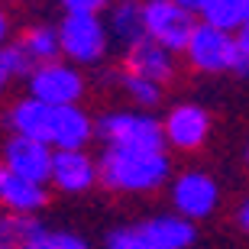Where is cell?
<instances>
[{"label": "cell", "instance_id": "cell-1", "mask_svg": "<svg viewBox=\"0 0 249 249\" xmlns=\"http://www.w3.org/2000/svg\"><path fill=\"white\" fill-rule=\"evenodd\" d=\"M101 185L117 194H146L168 181L165 149H104L97 156Z\"/></svg>", "mask_w": 249, "mask_h": 249}, {"label": "cell", "instance_id": "cell-2", "mask_svg": "<svg viewBox=\"0 0 249 249\" xmlns=\"http://www.w3.org/2000/svg\"><path fill=\"white\" fill-rule=\"evenodd\" d=\"M197 233L194 223L181 220L178 213H159L149 220H136L107 233V249H188Z\"/></svg>", "mask_w": 249, "mask_h": 249}, {"label": "cell", "instance_id": "cell-3", "mask_svg": "<svg viewBox=\"0 0 249 249\" xmlns=\"http://www.w3.org/2000/svg\"><path fill=\"white\" fill-rule=\"evenodd\" d=\"M58 46H62V58L74 68L101 65L107 49H110V33L104 26V17L65 13L58 23Z\"/></svg>", "mask_w": 249, "mask_h": 249}, {"label": "cell", "instance_id": "cell-4", "mask_svg": "<svg viewBox=\"0 0 249 249\" xmlns=\"http://www.w3.org/2000/svg\"><path fill=\"white\" fill-rule=\"evenodd\" d=\"M26 91L33 101L46 104V107H78L88 91V81H84L81 68L58 58V62L36 65L26 74Z\"/></svg>", "mask_w": 249, "mask_h": 249}, {"label": "cell", "instance_id": "cell-5", "mask_svg": "<svg viewBox=\"0 0 249 249\" xmlns=\"http://www.w3.org/2000/svg\"><path fill=\"white\" fill-rule=\"evenodd\" d=\"M97 136L110 149H165L162 120L142 110H110L97 120Z\"/></svg>", "mask_w": 249, "mask_h": 249}, {"label": "cell", "instance_id": "cell-6", "mask_svg": "<svg viewBox=\"0 0 249 249\" xmlns=\"http://www.w3.org/2000/svg\"><path fill=\"white\" fill-rule=\"evenodd\" d=\"M142 19H146V39L168 49L172 55L185 52L188 39L197 26V13L175 0H142Z\"/></svg>", "mask_w": 249, "mask_h": 249}, {"label": "cell", "instance_id": "cell-7", "mask_svg": "<svg viewBox=\"0 0 249 249\" xmlns=\"http://www.w3.org/2000/svg\"><path fill=\"white\" fill-rule=\"evenodd\" d=\"M181 55L188 58L191 68L197 71H233V62H236V36L233 33H223V29H213L207 23L197 19L191 39Z\"/></svg>", "mask_w": 249, "mask_h": 249}, {"label": "cell", "instance_id": "cell-8", "mask_svg": "<svg viewBox=\"0 0 249 249\" xmlns=\"http://www.w3.org/2000/svg\"><path fill=\"white\" fill-rule=\"evenodd\" d=\"M172 204L175 213L188 223H197L204 217H211L220 204V188L211 175L204 172H185L172 181Z\"/></svg>", "mask_w": 249, "mask_h": 249}, {"label": "cell", "instance_id": "cell-9", "mask_svg": "<svg viewBox=\"0 0 249 249\" xmlns=\"http://www.w3.org/2000/svg\"><path fill=\"white\" fill-rule=\"evenodd\" d=\"M52 159H55V149L49 142L26 139V136H7L3 152H0V162L13 175L26 178L33 185H46V188H49V175H52Z\"/></svg>", "mask_w": 249, "mask_h": 249}, {"label": "cell", "instance_id": "cell-10", "mask_svg": "<svg viewBox=\"0 0 249 249\" xmlns=\"http://www.w3.org/2000/svg\"><path fill=\"white\" fill-rule=\"evenodd\" d=\"M49 185L62 194H88L94 185H101V172H97V159L88 149H68L55 152L52 159V175Z\"/></svg>", "mask_w": 249, "mask_h": 249}, {"label": "cell", "instance_id": "cell-11", "mask_svg": "<svg viewBox=\"0 0 249 249\" xmlns=\"http://www.w3.org/2000/svg\"><path fill=\"white\" fill-rule=\"evenodd\" d=\"M97 136V120L78 107H52L49 117V146L55 152H68V149H88V142Z\"/></svg>", "mask_w": 249, "mask_h": 249}, {"label": "cell", "instance_id": "cell-12", "mask_svg": "<svg viewBox=\"0 0 249 249\" xmlns=\"http://www.w3.org/2000/svg\"><path fill=\"white\" fill-rule=\"evenodd\" d=\"M162 133H165L168 146L191 152V149L204 146V139L211 133V117L197 104H175L168 110V117L162 120Z\"/></svg>", "mask_w": 249, "mask_h": 249}, {"label": "cell", "instance_id": "cell-13", "mask_svg": "<svg viewBox=\"0 0 249 249\" xmlns=\"http://www.w3.org/2000/svg\"><path fill=\"white\" fill-rule=\"evenodd\" d=\"M49 204V188L33 185L26 178L13 175L3 162H0V213L10 217H36Z\"/></svg>", "mask_w": 249, "mask_h": 249}, {"label": "cell", "instance_id": "cell-14", "mask_svg": "<svg viewBox=\"0 0 249 249\" xmlns=\"http://www.w3.org/2000/svg\"><path fill=\"white\" fill-rule=\"evenodd\" d=\"M123 71L146 78V81H156V84H165L175 78V55L168 49L142 39V42H136V46H129L123 52Z\"/></svg>", "mask_w": 249, "mask_h": 249}, {"label": "cell", "instance_id": "cell-15", "mask_svg": "<svg viewBox=\"0 0 249 249\" xmlns=\"http://www.w3.org/2000/svg\"><path fill=\"white\" fill-rule=\"evenodd\" d=\"M104 26L123 49L136 46L146 39V19H142V3L139 0H113L104 13Z\"/></svg>", "mask_w": 249, "mask_h": 249}, {"label": "cell", "instance_id": "cell-16", "mask_svg": "<svg viewBox=\"0 0 249 249\" xmlns=\"http://www.w3.org/2000/svg\"><path fill=\"white\" fill-rule=\"evenodd\" d=\"M49 117H52V107L33 101V97H19L7 107V129L10 136H26V139H39L46 142L49 139Z\"/></svg>", "mask_w": 249, "mask_h": 249}, {"label": "cell", "instance_id": "cell-17", "mask_svg": "<svg viewBox=\"0 0 249 249\" xmlns=\"http://www.w3.org/2000/svg\"><path fill=\"white\" fill-rule=\"evenodd\" d=\"M17 46L23 49V55L29 58V65H46L62 58V46H58V26L49 23H33L23 29V36L17 39Z\"/></svg>", "mask_w": 249, "mask_h": 249}, {"label": "cell", "instance_id": "cell-18", "mask_svg": "<svg viewBox=\"0 0 249 249\" xmlns=\"http://www.w3.org/2000/svg\"><path fill=\"white\" fill-rule=\"evenodd\" d=\"M197 19L236 36L243 26H249V0H204L197 7Z\"/></svg>", "mask_w": 249, "mask_h": 249}, {"label": "cell", "instance_id": "cell-19", "mask_svg": "<svg viewBox=\"0 0 249 249\" xmlns=\"http://www.w3.org/2000/svg\"><path fill=\"white\" fill-rule=\"evenodd\" d=\"M117 81H120L123 94H126L129 101L136 104V107H142V113H149L152 107L162 104V84L136 78V74H129V71H117Z\"/></svg>", "mask_w": 249, "mask_h": 249}, {"label": "cell", "instance_id": "cell-20", "mask_svg": "<svg viewBox=\"0 0 249 249\" xmlns=\"http://www.w3.org/2000/svg\"><path fill=\"white\" fill-rule=\"evenodd\" d=\"M29 71H33V65H29V58L23 55V49H19L17 42H10V46L0 49V97L10 91V84L19 81V78H26Z\"/></svg>", "mask_w": 249, "mask_h": 249}, {"label": "cell", "instance_id": "cell-21", "mask_svg": "<svg viewBox=\"0 0 249 249\" xmlns=\"http://www.w3.org/2000/svg\"><path fill=\"white\" fill-rule=\"evenodd\" d=\"M19 249H91V243L71 230H49V227H42L36 236H29Z\"/></svg>", "mask_w": 249, "mask_h": 249}, {"label": "cell", "instance_id": "cell-22", "mask_svg": "<svg viewBox=\"0 0 249 249\" xmlns=\"http://www.w3.org/2000/svg\"><path fill=\"white\" fill-rule=\"evenodd\" d=\"M110 7V0H62L65 13H78V17H104Z\"/></svg>", "mask_w": 249, "mask_h": 249}, {"label": "cell", "instance_id": "cell-23", "mask_svg": "<svg viewBox=\"0 0 249 249\" xmlns=\"http://www.w3.org/2000/svg\"><path fill=\"white\" fill-rule=\"evenodd\" d=\"M10 36H13V23H10V13H7L3 7H0V49L13 42Z\"/></svg>", "mask_w": 249, "mask_h": 249}, {"label": "cell", "instance_id": "cell-24", "mask_svg": "<svg viewBox=\"0 0 249 249\" xmlns=\"http://www.w3.org/2000/svg\"><path fill=\"white\" fill-rule=\"evenodd\" d=\"M236 227H240L243 233H249V197L240 201V207H236Z\"/></svg>", "mask_w": 249, "mask_h": 249}, {"label": "cell", "instance_id": "cell-25", "mask_svg": "<svg viewBox=\"0 0 249 249\" xmlns=\"http://www.w3.org/2000/svg\"><path fill=\"white\" fill-rule=\"evenodd\" d=\"M236 49H240V55L249 58V26H243L240 33H236Z\"/></svg>", "mask_w": 249, "mask_h": 249}, {"label": "cell", "instance_id": "cell-26", "mask_svg": "<svg viewBox=\"0 0 249 249\" xmlns=\"http://www.w3.org/2000/svg\"><path fill=\"white\" fill-rule=\"evenodd\" d=\"M175 3H181V7H188L191 13H197V7H201L204 0H175Z\"/></svg>", "mask_w": 249, "mask_h": 249}, {"label": "cell", "instance_id": "cell-27", "mask_svg": "<svg viewBox=\"0 0 249 249\" xmlns=\"http://www.w3.org/2000/svg\"><path fill=\"white\" fill-rule=\"evenodd\" d=\"M246 162H249V146H246Z\"/></svg>", "mask_w": 249, "mask_h": 249}, {"label": "cell", "instance_id": "cell-28", "mask_svg": "<svg viewBox=\"0 0 249 249\" xmlns=\"http://www.w3.org/2000/svg\"><path fill=\"white\" fill-rule=\"evenodd\" d=\"M0 249H10V246H0Z\"/></svg>", "mask_w": 249, "mask_h": 249}]
</instances>
